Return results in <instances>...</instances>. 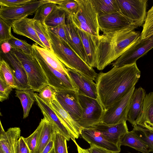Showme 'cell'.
Returning <instances> with one entry per match:
<instances>
[{"label":"cell","mask_w":153,"mask_h":153,"mask_svg":"<svg viewBox=\"0 0 153 153\" xmlns=\"http://www.w3.org/2000/svg\"><path fill=\"white\" fill-rule=\"evenodd\" d=\"M141 76L136 63L115 66L105 73L97 74L95 81L97 99L104 110L124 97L135 86Z\"/></svg>","instance_id":"6da1fadb"},{"label":"cell","mask_w":153,"mask_h":153,"mask_svg":"<svg viewBox=\"0 0 153 153\" xmlns=\"http://www.w3.org/2000/svg\"><path fill=\"white\" fill-rule=\"evenodd\" d=\"M141 33L131 28L103 33L97 39V67L102 70L123 54L140 38Z\"/></svg>","instance_id":"7a4b0ae2"},{"label":"cell","mask_w":153,"mask_h":153,"mask_svg":"<svg viewBox=\"0 0 153 153\" xmlns=\"http://www.w3.org/2000/svg\"><path fill=\"white\" fill-rule=\"evenodd\" d=\"M48 30L52 51L60 61L67 68L95 81L97 74L94 69L84 62L58 35Z\"/></svg>","instance_id":"3957f363"},{"label":"cell","mask_w":153,"mask_h":153,"mask_svg":"<svg viewBox=\"0 0 153 153\" xmlns=\"http://www.w3.org/2000/svg\"><path fill=\"white\" fill-rule=\"evenodd\" d=\"M78 4L76 12L70 15L74 27L97 39L100 35L98 15L92 0H76Z\"/></svg>","instance_id":"277c9868"},{"label":"cell","mask_w":153,"mask_h":153,"mask_svg":"<svg viewBox=\"0 0 153 153\" xmlns=\"http://www.w3.org/2000/svg\"><path fill=\"white\" fill-rule=\"evenodd\" d=\"M11 50L21 62L26 73L28 85L32 91L38 92L43 87L48 85L41 67L32 54L28 55L12 48Z\"/></svg>","instance_id":"5b68a950"},{"label":"cell","mask_w":153,"mask_h":153,"mask_svg":"<svg viewBox=\"0 0 153 153\" xmlns=\"http://www.w3.org/2000/svg\"><path fill=\"white\" fill-rule=\"evenodd\" d=\"M32 47V55L41 67L48 85L56 90H72L78 93V88L70 75H64L52 68L44 60L34 44Z\"/></svg>","instance_id":"8992f818"},{"label":"cell","mask_w":153,"mask_h":153,"mask_svg":"<svg viewBox=\"0 0 153 153\" xmlns=\"http://www.w3.org/2000/svg\"><path fill=\"white\" fill-rule=\"evenodd\" d=\"M82 115L77 123L82 127L88 128L99 123L104 110L98 99L78 94Z\"/></svg>","instance_id":"52a82bcc"},{"label":"cell","mask_w":153,"mask_h":153,"mask_svg":"<svg viewBox=\"0 0 153 153\" xmlns=\"http://www.w3.org/2000/svg\"><path fill=\"white\" fill-rule=\"evenodd\" d=\"M153 48V35L144 39L140 38L111 64L121 67L136 63V61Z\"/></svg>","instance_id":"ba28073f"},{"label":"cell","mask_w":153,"mask_h":153,"mask_svg":"<svg viewBox=\"0 0 153 153\" xmlns=\"http://www.w3.org/2000/svg\"><path fill=\"white\" fill-rule=\"evenodd\" d=\"M119 11L137 27L143 26L147 15V0H116Z\"/></svg>","instance_id":"9c48e42d"},{"label":"cell","mask_w":153,"mask_h":153,"mask_svg":"<svg viewBox=\"0 0 153 153\" xmlns=\"http://www.w3.org/2000/svg\"><path fill=\"white\" fill-rule=\"evenodd\" d=\"M134 89L135 86L121 99L104 110L100 123L114 124L126 121L129 103Z\"/></svg>","instance_id":"30bf717a"},{"label":"cell","mask_w":153,"mask_h":153,"mask_svg":"<svg viewBox=\"0 0 153 153\" xmlns=\"http://www.w3.org/2000/svg\"><path fill=\"white\" fill-rule=\"evenodd\" d=\"M98 19L100 30L103 33L126 28L134 30L138 27L120 11L99 16Z\"/></svg>","instance_id":"8fae6325"},{"label":"cell","mask_w":153,"mask_h":153,"mask_svg":"<svg viewBox=\"0 0 153 153\" xmlns=\"http://www.w3.org/2000/svg\"><path fill=\"white\" fill-rule=\"evenodd\" d=\"M56 97L64 109L77 122L82 115V109L79 101L78 93L72 90H56Z\"/></svg>","instance_id":"7c38bea8"},{"label":"cell","mask_w":153,"mask_h":153,"mask_svg":"<svg viewBox=\"0 0 153 153\" xmlns=\"http://www.w3.org/2000/svg\"><path fill=\"white\" fill-rule=\"evenodd\" d=\"M1 57L9 65L13 74L16 85V89L19 90H31L28 85L26 71L19 59L11 49L4 53L1 51Z\"/></svg>","instance_id":"4fadbf2b"},{"label":"cell","mask_w":153,"mask_h":153,"mask_svg":"<svg viewBox=\"0 0 153 153\" xmlns=\"http://www.w3.org/2000/svg\"><path fill=\"white\" fill-rule=\"evenodd\" d=\"M48 2V0H32L30 2L17 7H1L0 17L9 20L23 18L35 13L40 6Z\"/></svg>","instance_id":"5bb4252c"},{"label":"cell","mask_w":153,"mask_h":153,"mask_svg":"<svg viewBox=\"0 0 153 153\" xmlns=\"http://www.w3.org/2000/svg\"><path fill=\"white\" fill-rule=\"evenodd\" d=\"M33 95L35 100L44 115V118L53 126L57 133L65 137L67 141H69L70 139L73 141L75 140L51 107L43 100L39 96L38 94L34 93Z\"/></svg>","instance_id":"9a60e30c"},{"label":"cell","mask_w":153,"mask_h":153,"mask_svg":"<svg viewBox=\"0 0 153 153\" xmlns=\"http://www.w3.org/2000/svg\"><path fill=\"white\" fill-rule=\"evenodd\" d=\"M80 135L90 145L105 149L111 153H119L120 152V146L110 141L100 132L91 127H82Z\"/></svg>","instance_id":"2e32d148"},{"label":"cell","mask_w":153,"mask_h":153,"mask_svg":"<svg viewBox=\"0 0 153 153\" xmlns=\"http://www.w3.org/2000/svg\"><path fill=\"white\" fill-rule=\"evenodd\" d=\"M91 127L100 132L110 141L120 146L121 138L128 131L126 121L114 124L99 123Z\"/></svg>","instance_id":"e0dca14e"},{"label":"cell","mask_w":153,"mask_h":153,"mask_svg":"<svg viewBox=\"0 0 153 153\" xmlns=\"http://www.w3.org/2000/svg\"><path fill=\"white\" fill-rule=\"evenodd\" d=\"M146 91L141 87L134 89L128 111L127 120L134 127L140 119L143 111Z\"/></svg>","instance_id":"ac0fdd59"},{"label":"cell","mask_w":153,"mask_h":153,"mask_svg":"<svg viewBox=\"0 0 153 153\" xmlns=\"http://www.w3.org/2000/svg\"><path fill=\"white\" fill-rule=\"evenodd\" d=\"M68 72L77 86L78 94L97 99V86L93 80L79 72L67 68Z\"/></svg>","instance_id":"d6986e66"},{"label":"cell","mask_w":153,"mask_h":153,"mask_svg":"<svg viewBox=\"0 0 153 153\" xmlns=\"http://www.w3.org/2000/svg\"><path fill=\"white\" fill-rule=\"evenodd\" d=\"M33 19L27 17L13 20L12 28L14 33L26 37L34 41L41 47L46 48L39 39L35 30Z\"/></svg>","instance_id":"ffe728a7"},{"label":"cell","mask_w":153,"mask_h":153,"mask_svg":"<svg viewBox=\"0 0 153 153\" xmlns=\"http://www.w3.org/2000/svg\"><path fill=\"white\" fill-rule=\"evenodd\" d=\"M50 106L69 131L74 139H77L80 134L82 128L81 126L64 109L56 98L51 102Z\"/></svg>","instance_id":"44dd1931"},{"label":"cell","mask_w":153,"mask_h":153,"mask_svg":"<svg viewBox=\"0 0 153 153\" xmlns=\"http://www.w3.org/2000/svg\"><path fill=\"white\" fill-rule=\"evenodd\" d=\"M64 28L71 48L86 63V55L82 41L72 22L70 15L67 18Z\"/></svg>","instance_id":"7402d4cb"},{"label":"cell","mask_w":153,"mask_h":153,"mask_svg":"<svg viewBox=\"0 0 153 153\" xmlns=\"http://www.w3.org/2000/svg\"><path fill=\"white\" fill-rule=\"evenodd\" d=\"M20 134V129L17 127L10 128L5 131L0 122V148L5 153H16Z\"/></svg>","instance_id":"603a6c76"},{"label":"cell","mask_w":153,"mask_h":153,"mask_svg":"<svg viewBox=\"0 0 153 153\" xmlns=\"http://www.w3.org/2000/svg\"><path fill=\"white\" fill-rule=\"evenodd\" d=\"M37 128L38 137L35 153H41L49 142L54 141L57 132L53 126L44 118L41 119Z\"/></svg>","instance_id":"cb8c5ba5"},{"label":"cell","mask_w":153,"mask_h":153,"mask_svg":"<svg viewBox=\"0 0 153 153\" xmlns=\"http://www.w3.org/2000/svg\"><path fill=\"white\" fill-rule=\"evenodd\" d=\"M76 28L81 39L85 52L86 63L91 68H96L97 39L90 34Z\"/></svg>","instance_id":"d4e9b609"},{"label":"cell","mask_w":153,"mask_h":153,"mask_svg":"<svg viewBox=\"0 0 153 153\" xmlns=\"http://www.w3.org/2000/svg\"><path fill=\"white\" fill-rule=\"evenodd\" d=\"M135 125L153 131V92L146 94L142 114Z\"/></svg>","instance_id":"484cf974"},{"label":"cell","mask_w":153,"mask_h":153,"mask_svg":"<svg viewBox=\"0 0 153 153\" xmlns=\"http://www.w3.org/2000/svg\"><path fill=\"white\" fill-rule=\"evenodd\" d=\"M34 45L45 62L51 67L66 75H69L67 67L58 59L53 51L39 46L35 43Z\"/></svg>","instance_id":"4316f807"},{"label":"cell","mask_w":153,"mask_h":153,"mask_svg":"<svg viewBox=\"0 0 153 153\" xmlns=\"http://www.w3.org/2000/svg\"><path fill=\"white\" fill-rule=\"evenodd\" d=\"M120 146H127L142 153L150 152L147 146L132 130L128 131L121 138Z\"/></svg>","instance_id":"83f0119b"},{"label":"cell","mask_w":153,"mask_h":153,"mask_svg":"<svg viewBox=\"0 0 153 153\" xmlns=\"http://www.w3.org/2000/svg\"><path fill=\"white\" fill-rule=\"evenodd\" d=\"M69 16L63 9L57 5L46 17L44 23L47 27H51L65 25Z\"/></svg>","instance_id":"f1b7e54d"},{"label":"cell","mask_w":153,"mask_h":153,"mask_svg":"<svg viewBox=\"0 0 153 153\" xmlns=\"http://www.w3.org/2000/svg\"><path fill=\"white\" fill-rule=\"evenodd\" d=\"M16 96L20 100L23 110V118L29 115L30 109L35 100L33 92L31 90L15 91Z\"/></svg>","instance_id":"f546056e"},{"label":"cell","mask_w":153,"mask_h":153,"mask_svg":"<svg viewBox=\"0 0 153 153\" xmlns=\"http://www.w3.org/2000/svg\"><path fill=\"white\" fill-rule=\"evenodd\" d=\"M98 16L119 11L116 0H92Z\"/></svg>","instance_id":"4dcf8cb0"},{"label":"cell","mask_w":153,"mask_h":153,"mask_svg":"<svg viewBox=\"0 0 153 153\" xmlns=\"http://www.w3.org/2000/svg\"><path fill=\"white\" fill-rule=\"evenodd\" d=\"M35 30L39 39L48 50L53 51L48 27L45 23L34 21Z\"/></svg>","instance_id":"1f68e13d"},{"label":"cell","mask_w":153,"mask_h":153,"mask_svg":"<svg viewBox=\"0 0 153 153\" xmlns=\"http://www.w3.org/2000/svg\"><path fill=\"white\" fill-rule=\"evenodd\" d=\"M147 146L150 152H153V131L137 125L132 130Z\"/></svg>","instance_id":"d6a6232c"},{"label":"cell","mask_w":153,"mask_h":153,"mask_svg":"<svg viewBox=\"0 0 153 153\" xmlns=\"http://www.w3.org/2000/svg\"><path fill=\"white\" fill-rule=\"evenodd\" d=\"M0 74L4 78L6 83L13 88H16L15 77L8 64L1 57L0 60Z\"/></svg>","instance_id":"836d02e7"},{"label":"cell","mask_w":153,"mask_h":153,"mask_svg":"<svg viewBox=\"0 0 153 153\" xmlns=\"http://www.w3.org/2000/svg\"><path fill=\"white\" fill-rule=\"evenodd\" d=\"M48 0L47 2L41 5L37 10L33 18L34 20L44 23L46 17L57 6V4Z\"/></svg>","instance_id":"e575fe53"},{"label":"cell","mask_w":153,"mask_h":153,"mask_svg":"<svg viewBox=\"0 0 153 153\" xmlns=\"http://www.w3.org/2000/svg\"><path fill=\"white\" fill-rule=\"evenodd\" d=\"M13 21L0 17V42L1 44L8 42L13 36L11 32Z\"/></svg>","instance_id":"d590c367"},{"label":"cell","mask_w":153,"mask_h":153,"mask_svg":"<svg viewBox=\"0 0 153 153\" xmlns=\"http://www.w3.org/2000/svg\"><path fill=\"white\" fill-rule=\"evenodd\" d=\"M141 33V39L146 38L153 35V5L147 12Z\"/></svg>","instance_id":"8d00e7d4"},{"label":"cell","mask_w":153,"mask_h":153,"mask_svg":"<svg viewBox=\"0 0 153 153\" xmlns=\"http://www.w3.org/2000/svg\"><path fill=\"white\" fill-rule=\"evenodd\" d=\"M8 43L11 48L19 50L28 55L32 54V45L24 40L19 39L13 36Z\"/></svg>","instance_id":"74e56055"},{"label":"cell","mask_w":153,"mask_h":153,"mask_svg":"<svg viewBox=\"0 0 153 153\" xmlns=\"http://www.w3.org/2000/svg\"><path fill=\"white\" fill-rule=\"evenodd\" d=\"M38 92L39 96L49 105L56 99V90L48 85L43 87Z\"/></svg>","instance_id":"f35d334b"},{"label":"cell","mask_w":153,"mask_h":153,"mask_svg":"<svg viewBox=\"0 0 153 153\" xmlns=\"http://www.w3.org/2000/svg\"><path fill=\"white\" fill-rule=\"evenodd\" d=\"M66 138L58 133L56 134L54 141L55 153H68Z\"/></svg>","instance_id":"ab89813d"},{"label":"cell","mask_w":153,"mask_h":153,"mask_svg":"<svg viewBox=\"0 0 153 153\" xmlns=\"http://www.w3.org/2000/svg\"><path fill=\"white\" fill-rule=\"evenodd\" d=\"M13 88L7 84L3 76L0 74V101L7 99Z\"/></svg>","instance_id":"60d3db41"},{"label":"cell","mask_w":153,"mask_h":153,"mask_svg":"<svg viewBox=\"0 0 153 153\" xmlns=\"http://www.w3.org/2000/svg\"><path fill=\"white\" fill-rule=\"evenodd\" d=\"M58 5L69 15L74 14L78 8V4L76 0H63L61 3Z\"/></svg>","instance_id":"b9f144b4"},{"label":"cell","mask_w":153,"mask_h":153,"mask_svg":"<svg viewBox=\"0 0 153 153\" xmlns=\"http://www.w3.org/2000/svg\"><path fill=\"white\" fill-rule=\"evenodd\" d=\"M38 137V129L37 128L30 135L25 138L24 140L28 147L31 153H35L36 147Z\"/></svg>","instance_id":"7bdbcfd3"},{"label":"cell","mask_w":153,"mask_h":153,"mask_svg":"<svg viewBox=\"0 0 153 153\" xmlns=\"http://www.w3.org/2000/svg\"><path fill=\"white\" fill-rule=\"evenodd\" d=\"M32 0H0L1 7H12L20 6Z\"/></svg>","instance_id":"ee69618b"},{"label":"cell","mask_w":153,"mask_h":153,"mask_svg":"<svg viewBox=\"0 0 153 153\" xmlns=\"http://www.w3.org/2000/svg\"><path fill=\"white\" fill-rule=\"evenodd\" d=\"M64 25H60L55 27H48V30L58 35L70 47L67 38Z\"/></svg>","instance_id":"f6af8a7d"},{"label":"cell","mask_w":153,"mask_h":153,"mask_svg":"<svg viewBox=\"0 0 153 153\" xmlns=\"http://www.w3.org/2000/svg\"><path fill=\"white\" fill-rule=\"evenodd\" d=\"M16 153H31L24 137L22 136H21L18 141Z\"/></svg>","instance_id":"bcb514c9"},{"label":"cell","mask_w":153,"mask_h":153,"mask_svg":"<svg viewBox=\"0 0 153 153\" xmlns=\"http://www.w3.org/2000/svg\"><path fill=\"white\" fill-rule=\"evenodd\" d=\"M87 149L89 153H111L105 149L93 145H91L90 148Z\"/></svg>","instance_id":"7dc6e473"},{"label":"cell","mask_w":153,"mask_h":153,"mask_svg":"<svg viewBox=\"0 0 153 153\" xmlns=\"http://www.w3.org/2000/svg\"><path fill=\"white\" fill-rule=\"evenodd\" d=\"M54 141L51 140L47 144L41 153H49L54 148Z\"/></svg>","instance_id":"c3c4849f"},{"label":"cell","mask_w":153,"mask_h":153,"mask_svg":"<svg viewBox=\"0 0 153 153\" xmlns=\"http://www.w3.org/2000/svg\"><path fill=\"white\" fill-rule=\"evenodd\" d=\"M2 52L4 53H7L10 51L11 47L8 42H5L1 44Z\"/></svg>","instance_id":"681fc988"},{"label":"cell","mask_w":153,"mask_h":153,"mask_svg":"<svg viewBox=\"0 0 153 153\" xmlns=\"http://www.w3.org/2000/svg\"><path fill=\"white\" fill-rule=\"evenodd\" d=\"M74 142L76 146L78 153H89L87 149H83L77 143L76 140H74Z\"/></svg>","instance_id":"f907efd6"},{"label":"cell","mask_w":153,"mask_h":153,"mask_svg":"<svg viewBox=\"0 0 153 153\" xmlns=\"http://www.w3.org/2000/svg\"><path fill=\"white\" fill-rule=\"evenodd\" d=\"M63 0H48V1L54 3L57 5L60 4Z\"/></svg>","instance_id":"816d5d0a"},{"label":"cell","mask_w":153,"mask_h":153,"mask_svg":"<svg viewBox=\"0 0 153 153\" xmlns=\"http://www.w3.org/2000/svg\"><path fill=\"white\" fill-rule=\"evenodd\" d=\"M49 153H55L54 148L52 149Z\"/></svg>","instance_id":"f5cc1de1"},{"label":"cell","mask_w":153,"mask_h":153,"mask_svg":"<svg viewBox=\"0 0 153 153\" xmlns=\"http://www.w3.org/2000/svg\"><path fill=\"white\" fill-rule=\"evenodd\" d=\"M0 153H5L1 148H0Z\"/></svg>","instance_id":"db71d44e"},{"label":"cell","mask_w":153,"mask_h":153,"mask_svg":"<svg viewBox=\"0 0 153 153\" xmlns=\"http://www.w3.org/2000/svg\"><path fill=\"white\" fill-rule=\"evenodd\" d=\"M138 153H140L139 152H138Z\"/></svg>","instance_id":"11a10c76"},{"label":"cell","mask_w":153,"mask_h":153,"mask_svg":"<svg viewBox=\"0 0 153 153\" xmlns=\"http://www.w3.org/2000/svg\"><path fill=\"white\" fill-rule=\"evenodd\" d=\"M152 153H153V152Z\"/></svg>","instance_id":"9f6ffc18"}]
</instances>
